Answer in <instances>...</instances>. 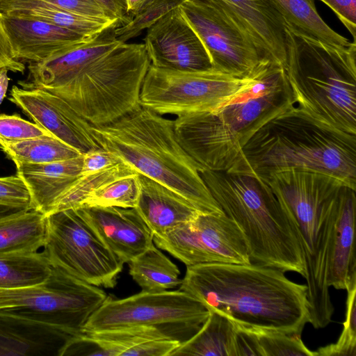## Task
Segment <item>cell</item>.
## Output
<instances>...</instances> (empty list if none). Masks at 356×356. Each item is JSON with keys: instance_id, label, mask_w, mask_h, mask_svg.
I'll return each mask as SVG.
<instances>
[{"instance_id": "43", "label": "cell", "mask_w": 356, "mask_h": 356, "mask_svg": "<svg viewBox=\"0 0 356 356\" xmlns=\"http://www.w3.org/2000/svg\"><path fill=\"white\" fill-rule=\"evenodd\" d=\"M102 8L109 16L118 20L122 25L128 23L131 17L127 13L125 0H92Z\"/></svg>"}, {"instance_id": "31", "label": "cell", "mask_w": 356, "mask_h": 356, "mask_svg": "<svg viewBox=\"0 0 356 356\" xmlns=\"http://www.w3.org/2000/svg\"><path fill=\"white\" fill-rule=\"evenodd\" d=\"M0 149L15 163L42 164L82 155L74 147L51 136L2 143Z\"/></svg>"}, {"instance_id": "25", "label": "cell", "mask_w": 356, "mask_h": 356, "mask_svg": "<svg viewBox=\"0 0 356 356\" xmlns=\"http://www.w3.org/2000/svg\"><path fill=\"white\" fill-rule=\"evenodd\" d=\"M0 13L51 23L87 38L94 37L116 22L120 23L74 14L44 0H0Z\"/></svg>"}, {"instance_id": "41", "label": "cell", "mask_w": 356, "mask_h": 356, "mask_svg": "<svg viewBox=\"0 0 356 356\" xmlns=\"http://www.w3.org/2000/svg\"><path fill=\"white\" fill-rule=\"evenodd\" d=\"M330 7L356 39V0H320Z\"/></svg>"}, {"instance_id": "10", "label": "cell", "mask_w": 356, "mask_h": 356, "mask_svg": "<svg viewBox=\"0 0 356 356\" xmlns=\"http://www.w3.org/2000/svg\"><path fill=\"white\" fill-rule=\"evenodd\" d=\"M46 216L45 257L52 267L88 284L113 288L123 264L77 209Z\"/></svg>"}, {"instance_id": "4", "label": "cell", "mask_w": 356, "mask_h": 356, "mask_svg": "<svg viewBox=\"0 0 356 356\" xmlns=\"http://www.w3.org/2000/svg\"><path fill=\"white\" fill-rule=\"evenodd\" d=\"M92 133L100 147L178 193L200 212L225 213L200 175L204 168L179 143L174 120L140 106L111 123L92 126Z\"/></svg>"}, {"instance_id": "33", "label": "cell", "mask_w": 356, "mask_h": 356, "mask_svg": "<svg viewBox=\"0 0 356 356\" xmlns=\"http://www.w3.org/2000/svg\"><path fill=\"white\" fill-rule=\"evenodd\" d=\"M140 194L139 174L108 182L90 195L79 207L135 208Z\"/></svg>"}, {"instance_id": "32", "label": "cell", "mask_w": 356, "mask_h": 356, "mask_svg": "<svg viewBox=\"0 0 356 356\" xmlns=\"http://www.w3.org/2000/svg\"><path fill=\"white\" fill-rule=\"evenodd\" d=\"M136 173L138 172L131 167L120 162L97 172L81 174L58 198L51 212L79 208L90 195L103 185Z\"/></svg>"}, {"instance_id": "26", "label": "cell", "mask_w": 356, "mask_h": 356, "mask_svg": "<svg viewBox=\"0 0 356 356\" xmlns=\"http://www.w3.org/2000/svg\"><path fill=\"white\" fill-rule=\"evenodd\" d=\"M283 19L286 27L300 36L343 48L350 42L321 18L314 0H264Z\"/></svg>"}, {"instance_id": "21", "label": "cell", "mask_w": 356, "mask_h": 356, "mask_svg": "<svg viewBox=\"0 0 356 356\" xmlns=\"http://www.w3.org/2000/svg\"><path fill=\"white\" fill-rule=\"evenodd\" d=\"M73 335L57 326L0 310V356H60Z\"/></svg>"}, {"instance_id": "22", "label": "cell", "mask_w": 356, "mask_h": 356, "mask_svg": "<svg viewBox=\"0 0 356 356\" xmlns=\"http://www.w3.org/2000/svg\"><path fill=\"white\" fill-rule=\"evenodd\" d=\"M355 189L344 186L338 200L327 273L329 287L346 289L356 283L355 255Z\"/></svg>"}, {"instance_id": "1", "label": "cell", "mask_w": 356, "mask_h": 356, "mask_svg": "<svg viewBox=\"0 0 356 356\" xmlns=\"http://www.w3.org/2000/svg\"><path fill=\"white\" fill-rule=\"evenodd\" d=\"M180 290L244 329L300 334L310 321L307 284L258 264L187 266Z\"/></svg>"}, {"instance_id": "37", "label": "cell", "mask_w": 356, "mask_h": 356, "mask_svg": "<svg viewBox=\"0 0 356 356\" xmlns=\"http://www.w3.org/2000/svg\"><path fill=\"white\" fill-rule=\"evenodd\" d=\"M53 136L44 128L17 114H0V143L42 136Z\"/></svg>"}, {"instance_id": "46", "label": "cell", "mask_w": 356, "mask_h": 356, "mask_svg": "<svg viewBox=\"0 0 356 356\" xmlns=\"http://www.w3.org/2000/svg\"><path fill=\"white\" fill-rule=\"evenodd\" d=\"M127 13L132 17L149 0H125Z\"/></svg>"}, {"instance_id": "2", "label": "cell", "mask_w": 356, "mask_h": 356, "mask_svg": "<svg viewBox=\"0 0 356 356\" xmlns=\"http://www.w3.org/2000/svg\"><path fill=\"white\" fill-rule=\"evenodd\" d=\"M293 102L284 67L261 59L248 84L214 111L178 115L177 139L204 169L254 174L242 152L253 132L272 115Z\"/></svg>"}, {"instance_id": "42", "label": "cell", "mask_w": 356, "mask_h": 356, "mask_svg": "<svg viewBox=\"0 0 356 356\" xmlns=\"http://www.w3.org/2000/svg\"><path fill=\"white\" fill-rule=\"evenodd\" d=\"M6 68L13 72L24 73L25 65L17 60L13 54L9 40L5 31L0 13V69Z\"/></svg>"}, {"instance_id": "39", "label": "cell", "mask_w": 356, "mask_h": 356, "mask_svg": "<svg viewBox=\"0 0 356 356\" xmlns=\"http://www.w3.org/2000/svg\"><path fill=\"white\" fill-rule=\"evenodd\" d=\"M65 11L99 19L112 21L109 15L92 0H44ZM120 22V21H119ZM121 23V22H120Z\"/></svg>"}, {"instance_id": "30", "label": "cell", "mask_w": 356, "mask_h": 356, "mask_svg": "<svg viewBox=\"0 0 356 356\" xmlns=\"http://www.w3.org/2000/svg\"><path fill=\"white\" fill-rule=\"evenodd\" d=\"M52 266L42 252L0 253V289H15L47 281Z\"/></svg>"}, {"instance_id": "15", "label": "cell", "mask_w": 356, "mask_h": 356, "mask_svg": "<svg viewBox=\"0 0 356 356\" xmlns=\"http://www.w3.org/2000/svg\"><path fill=\"white\" fill-rule=\"evenodd\" d=\"M144 46L151 65L156 67L179 71L213 69L204 45L179 6L147 29Z\"/></svg>"}, {"instance_id": "24", "label": "cell", "mask_w": 356, "mask_h": 356, "mask_svg": "<svg viewBox=\"0 0 356 356\" xmlns=\"http://www.w3.org/2000/svg\"><path fill=\"white\" fill-rule=\"evenodd\" d=\"M82 161L83 154L47 163H15L16 174L29 191L33 209L49 213L58 198L80 176Z\"/></svg>"}, {"instance_id": "9", "label": "cell", "mask_w": 356, "mask_h": 356, "mask_svg": "<svg viewBox=\"0 0 356 356\" xmlns=\"http://www.w3.org/2000/svg\"><path fill=\"white\" fill-rule=\"evenodd\" d=\"M209 314L200 301L181 290L141 291L123 299L108 296L81 332L150 328L182 343L200 329Z\"/></svg>"}, {"instance_id": "3", "label": "cell", "mask_w": 356, "mask_h": 356, "mask_svg": "<svg viewBox=\"0 0 356 356\" xmlns=\"http://www.w3.org/2000/svg\"><path fill=\"white\" fill-rule=\"evenodd\" d=\"M242 152L260 179L291 169L309 170L356 190V135L320 121L294 102L260 125Z\"/></svg>"}, {"instance_id": "18", "label": "cell", "mask_w": 356, "mask_h": 356, "mask_svg": "<svg viewBox=\"0 0 356 356\" xmlns=\"http://www.w3.org/2000/svg\"><path fill=\"white\" fill-rule=\"evenodd\" d=\"M77 209L122 263H128L154 243L151 229L135 208Z\"/></svg>"}, {"instance_id": "23", "label": "cell", "mask_w": 356, "mask_h": 356, "mask_svg": "<svg viewBox=\"0 0 356 356\" xmlns=\"http://www.w3.org/2000/svg\"><path fill=\"white\" fill-rule=\"evenodd\" d=\"M139 177L140 194L135 209L154 236H162L201 213L170 188L142 175Z\"/></svg>"}, {"instance_id": "16", "label": "cell", "mask_w": 356, "mask_h": 356, "mask_svg": "<svg viewBox=\"0 0 356 356\" xmlns=\"http://www.w3.org/2000/svg\"><path fill=\"white\" fill-rule=\"evenodd\" d=\"M8 99L34 123L81 154L100 148L92 125L54 94L38 88L13 86Z\"/></svg>"}, {"instance_id": "38", "label": "cell", "mask_w": 356, "mask_h": 356, "mask_svg": "<svg viewBox=\"0 0 356 356\" xmlns=\"http://www.w3.org/2000/svg\"><path fill=\"white\" fill-rule=\"evenodd\" d=\"M0 205L33 209L29 191L17 174L0 177Z\"/></svg>"}, {"instance_id": "19", "label": "cell", "mask_w": 356, "mask_h": 356, "mask_svg": "<svg viewBox=\"0 0 356 356\" xmlns=\"http://www.w3.org/2000/svg\"><path fill=\"white\" fill-rule=\"evenodd\" d=\"M248 35L261 59L286 67L285 23L264 0H211Z\"/></svg>"}, {"instance_id": "40", "label": "cell", "mask_w": 356, "mask_h": 356, "mask_svg": "<svg viewBox=\"0 0 356 356\" xmlns=\"http://www.w3.org/2000/svg\"><path fill=\"white\" fill-rule=\"evenodd\" d=\"M121 161L108 151L98 148L83 154L81 175L103 170Z\"/></svg>"}, {"instance_id": "7", "label": "cell", "mask_w": 356, "mask_h": 356, "mask_svg": "<svg viewBox=\"0 0 356 356\" xmlns=\"http://www.w3.org/2000/svg\"><path fill=\"white\" fill-rule=\"evenodd\" d=\"M293 102L320 121L356 135V42L343 48L284 29Z\"/></svg>"}, {"instance_id": "45", "label": "cell", "mask_w": 356, "mask_h": 356, "mask_svg": "<svg viewBox=\"0 0 356 356\" xmlns=\"http://www.w3.org/2000/svg\"><path fill=\"white\" fill-rule=\"evenodd\" d=\"M8 70L6 68L0 69V104L6 97L10 78L8 76Z\"/></svg>"}, {"instance_id": "5", "label": "cell", "mask_w": 356, "mask_h": 356, "mask_svg": "<svg viewBox=\"0 0 356 356\" xmlns=\"http://www.w3.org/2000/svg\"><path fill=\"white\" fill-rule=\"evenodd\" d=\"M262 180L299 238L306 266L309 323L323 328L331 322L334 310L327 273L338 200L346 184L326 174L296 169L273 172Z\"/></svg>"}, {"instance_id": "14", "label": "cell", "mask_w": 356, "mask_h": 356, "mask_svg": "<svg viewBox=\"0 0 356 356\" xmlns=\"http://www.w3.org/2000/svg\"><path fill=\"white\" fill-rule=\"evenodd\" d=\"M179 9L202 40L214 69L245 77L261 60L248 35L211 0H184Z\"/></svg>"}, {"instance_id": "29", "label": "cell", "mask_w": 356, "mask_h": 356, "mask_svg": "<svg viewBox=\"0 0 356 356\" xmlns=\"http://www.w3.org/2000/svg\"><path fill=\"white\" fill-rule=\"evenodd\" d=\"M128 264L129 274L142 291L162 292L182 282L177 266L154 243Z\"/></svg>"}, {"instance_id": "8", "label": "cell", "mask_w": 356, "mask_h": 356, "mask_svg": "<svg viewBox=\"0 0 356 356\" xmlns=\"http://www.w3.org/2000/svg\"><path fill=\"white\" fill-rule=\"evenodd\" d=\"M150 65L144 44L120 43L76 72L38 88L63 99L92 126H102L140 107Z\"/></svg>"}, {"instance_id": "20", "label": "cell", "mask_w": 356, "mask_h": 356, "mask_svg": "<svg viewBox=\"0 0 356 356\" xmlns=\"http://www.w3.org/2000/svg\"><path fill=\"white\" fill-rule=\"evenodd\" d=\"M1 20L14 56L20 61H43L93 38L29 17L1 13Z\"/></svg>"}, {"instance_id": "34", "label": "cell", "mask_w": 356, "mask_h": 356, "mask_svg": "<svg viewBox=\"0 0 356 356\" xmlns=\"http://www.w3.org/2000/svg\"><path fill=\"white\" fill-rule=\"evenodd\" d=\"M250 330L255 337L260 356H315L301 339L300 334L267 330Z\"/></svg>"}, {"instance_id": "35", "label": "cell", "mask_w": 356, "mask_h": 356, "mask_svg": "<svg viewBox=\"0 0 356 356\" xmlns=\"http://www.w3.org/2000/svg\"><path fill=\"white\" fill-rule=\"evenodd\" d=\"M184 0H149L131 20L115 30L117 39L122 43L149 29L163 16L179 7Z\"/></svg>"}, {"instance_id": "36", "label": "cell", "mask_w": 356, "mask_h": 356, "mask_svg": "<svg viewBox=\"0 0 356 356\" xmlns=\"http://www.w3.org/2000/svg\"><path fill=\"white\" fill-rule=\"evenodd\" d=\"M346 290L348 294L346 318L341 335L336 343L315 350V356L356 355V284L349 286Z\"/></svg>"}, {"instance_id": "28", "label": "cell", "mask_w": 356, "mask_h": 356, "mask_svg": "<svg viewBox=\"0 0 356 356\" xmlns=\"http://www.w3.org/2000/svg\"><path fill=\"white\" fill-rule=\"evenodd\" d=\"M46 216L31 209L0 220V253L35 252L44 246Z\"/></svg>"}, {"instance_id": "17", "label": "cell", "mask_w": 356, "mask_h": 356, "mask_svg": "<svg viewBox=\"0 0 356 356\" xmlns=\"http://www.w3.org/2000/svg\"><path fill=\"white\" fill-rule=\"evenodd\" d=\"M178 342L156 330L134 327L81 332L66 343L64 356H170Z\"/></svg>"}, {"instance_id": "12", "label": "cell", "mask_w": 356, "mask_h": 356, "mask_svg": "<svg viewBox=\"0 0 356 356\" xmlns=\"http://www.w3.org/2000/svg\"><path fill=\"white\" fill-rule=\"evenodd\" d=\"M251 73L237 77L216 69L179 71L150 65L140 94L141 107L177 116L212 111L242 90Z\"/></svg>"}, {"instance_id": "13", "label": "cell", "mask_w": 356, "mask_h": 356, "mask_svg": "<svg viewBox=\"0 0 356 356\" xmlns=\"http://www.w3.org/2000/svg\"><path fill=\"white\" fill-rule=\"evenodd\" d=\"M153 241L186 266L252 263L245 236L225 213H200L193 220L154 236Z\"/></svg>"}, {"instance_id": "11", "label": "cell", "mask_w": 356, "mask_h": 356, "mask_svg": "<svg viewBox=\"0 0 356 356\" xmlns=\"http://www.w3.org/2000/svg\"><path fill=\"white\" fill-rule=\"evenodd\" d=\"M107 298L98 286L52 267L49 279L41 284L0 289V310H10L76 334Z\"/></svg>"}, {"instance_id": "27", "label": "cell", "mask_w": 356, "mask_h": 356, "mask_svg": "<svg viewBox=\"0 0 356 356\" xmlns=\"http://www.w3.org/2000/svg\"><path fill=\"white\" fill-rule=\"evenodd\" d=\"M236 327L227 317L213 312L200 329L181 343L170 356H236Z\"/></svg>"}, {"instance_id": "6", "label": "cell", "mask_w": 356, "mask_h": 356, "mask_svg": "<svg viewBox=\"0 0 356 356\" xmlns=\"http://www.w3.org/2000/svg\"><path fill=\"white\" fill-rule=\"evenodd\" d=\"M200 175L245 237L252 263L306 277L299 238L268 184L254 174L203 169Z\"/></svg>"}, {"instance_id": "44", "label": "cell", "mask_w": 356, "mask_h": 356, "mask_svg": "<svg viewBox=\"0 0 356 356\" xmlns=\"http://www.w3.org/2000/svg\"><path fill=\"white\" fill-rule=\"evenodd\" d=\"M31 209L24 207L0 205V220L19 214Z\"/></svg>"}]
</instances>
